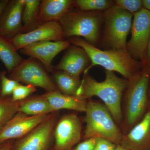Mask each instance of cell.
<instances>
[{
	"instance_id": "obj_37",
	"label": "cell",
	"mask_w": 150,
	"mask_h": 150,
	"mask_svg": "<svg viewBox=\"0 0 150 150\" xmlns=\"http://www.w3.org/2000/svg\"><path fill=\"white\" fill-rule=\"evenodd\" d=\"M128 150H129L128 149Z\"/></svg>"
},
{
	"instance_id": "obj_33",
	"label": "cell",
	"mask_w": 150,
	"mask_h": 150,
	"mask_svg": "<svg viewBox=\"0 0 150 150\" xmlns=\"http://www.w3.org/2000/svg\"><path fill=\"white\" fill-rule=\"evenodd\" d=\"M144 8L150 11V0H143Z\"/></svg>"
},
{
	"instance_id": "obj_38",
	"label": "cell",
	"mask_w": 150,
	"mask_h": 150,
	"mask_svg": "<svg viewBox=\"0 0 150 150\" xmlns=\"http://www.w3.org/2000/svg\"></svg>"
},
{
	"instance_id": "obj_17",
	"label": "cell",
	"mask_w": 150,
	"mask_h": 150,
	"mask_svg": "<svg viewBox=\"0 0 150 150\" xmlns=\"http://www.w3.org/2000/svg\"><path fill=\"white\" fill-rule=\"evenodd\" d=\"M74 6L72 0H43L40 3L37 18L38 25L51 22H59Z\"/></svg>"
},
{
	"instance_id": "obj_8",
	"label": "cell",
	"mask_w": 150,
	"mask_h": 150,
	"mask_svg": "<svg viewBox=\"0 0 150 150\" xmlns=\"http://www.w3.org/2000/svg\"><path fill=\"white\" fill-rule=\"evenodd\" d=\"M10 79L44 89L48 92L59 91L43 67L35 59H23L11 73Z\"/></svg>"
},
{
	"instance_id": "obj_11",
	"label": "cell",
	"mask_w": 150,
	"mask_h": 150,
	"mask_svg": "<svg viewBox=\"0 0 150 150\" xmlns=\"http://www.w3.org/2000/svg\"><path fill=\"white\" fill-rule=\"evenodd\" d=\"M50 114L28 115L18 112L0 129V145L9 140L24 137L47 119Z\"/></svg>"
},
{
	"instance_id": "obj_4",
	"label": "cell",
	"mask_w": 150,
	"mask_h": 150,
	"mask_svg": "<svg viewBox=\"0 0 150 150\" xmlns=\"http://www.w3.org/2000/svg\"><path fill=\"white\" fill-rule=\"evenodd\" d=\"M85 112V140L103 138L120 145L123 133L104 105L90 99Z\"/></svg>"
},
{
	"instance_id": "obj_18",
	"label": "cell",
	"mask_w": 150,
	"mask_h": 150,
	"mask_svg": "<svg viewBox=\"0 0 150 150\" xmlns=\"http://www.w3.org/2000/svg\"><path fill=\"white\" fill-rule=\"evenodd\" d=\"M55 111L61 109H69L85 112L87 102L79 97L67 95L54 91L43 95Z\"/></svg>"
},
{
	"instance_id": "obj_1",
	"label": "cell",
	"mask_w": 150,
	"mask_h": 150,
	"mask_svg": "<svg viewBox=\"0 0 150 150\" xmlns=\"http://www.w3.org/2000/svg\"><path fill=\"white\" fill-rule=\"evenodd\" d=\"M105 79L101 82L96 80L88 73L84 74L77 96L86 100L93 96L99 98L118 126L123 120L121 100L128 80L117 76L112 71L105 70Z\"/></svg>"
},
{
	"instance_id": "obj_26",
	"label": "cell",
	"mask_w": 150,
	"mask_h": 150,
	"mask_svg": "<svg viewBox=\"0 0 150 150\" xmlns=\"http://www.w3.org/2000/svg\"><path fill=\"white\" fill-rule=\"evenodd\" d=\"M114 2V5L134 15L144 8L142 0H115Z\"/></svg>"
},
{
	"instance_id": "obj_2",
	"label": "cell",
	"mask_w": 150,
	"mask_h": 150,
	"mask_svg": "<svg viewBox=\"0 0 150 150\" xmlns=\"http://www.w3.org/2000/svg\"><path fill=\"white\" fill-rule=\"evenodd\" d=\"M68 40L74 46L82 48L90 59L91 64L84 74L94 66H100L105 70L117 72L129 80L142 69V62L132 58L126 51L100 50L79 37L70 38Z\"/></svg>"
},
{
	"instance_id": "obj_30",
	"label": "cell",
	"mask_w": 150,
	"mask_h": 150,
	"mask_svg": "<svg viewBox=\"0 0 150 150\" xmlns=\"http://www.w3.org/2000/svg\"><path fill=\"white\" fill-rule=\"evenodd\" d=\"M14 140H9L0 145V150H14Z\"/></svg>"
},
{
	"instance_id": "obj_31",
	"label": "cell",
	"mask_w": 150,
	"mask_h": 150,
	"mask_svg": "<svg viewBox=\"0 0 150 150\" xmlns=\"http://www.w3.org/2000/svg\"><path fill=\"white\" fill-rule=\"evenodd\" d=\"M142 65H150V38L147 48L146 51L144 59L142 62Z\"/></svg>"
},
{
	"instance_id": "obj_10",
	"label": "cell",
	"mask_w": 150,
	"mask_h": 150,
	"mask_svg": "<svg viewBox=\"0 0 150 150\" xmlns=\"http://www.w3.org/2000/svg\"><path fill=\"white\" fill-rule=\"evenodd\" d=\"M82 124L76 114L64 115L57 121L54 131V150H71L81 138Z\"/></svg>"
},
{
	"instance_id": "obj_25",
	"label": "cell",
	"mask_w": 150,
	"mask_h": 150,
	"mask_svg": "<svg viewBox=\"0 0 150 150\" xmlns=\"http://www.w3.org/2000/svg\"><path fill=\"white\" fill-rule=\"evenodd\" d=\"M1 94L2 97H6L12 94L15 89L20 83L16 81L7 77L5 71L0 74Z\"/></svg>"
},
{
	"instance_id": "obj_29",
	"label": "cell",
	"mask_w": 150,
	"mask_h": 150,
	"mask_svg": "<svg viewBox=\"0 0 150 150\" xmlns=\"http://www.w3.org/2000/svg\"><path fill=\"white\" fill-rule=\"evenodd\" d=\"M97 138L87 139L78 144L73 150H94Z\"/></svg>"
},
{
	"instance_id": "obj_27",
	"label": "cell",
	"mask_w": 150,
	"mask_h": 150,
	"mask_svg": "<svg viewBox=\"0 0 150 150\" xmlns=\"http://www.w3.org/2000/svg\"><path fill=\"white\" fill-rule=\"evenodd\" d=\"M36 91V87L30 85H19L13 92L12 99L15 101H20L27 98L28 97Z\"/></svg>"
},
{
	"instance_id": "obj_32",
	"label": "cell",
	"mask_w": 150,
	"mask_h": 150,
	"mask_svg": "<svg viewBox=\"0 0 150 150\" xmlns=\"http://www.w3.org/2000/svg\"><path fill=\"white\" fill-rule=\"evenodd\" d=\"M9 2V1L8 0L0 1V18L2 14L3 11L4 10Z\"/></svg>"
},
{
	"instance_id": "obj_21",
	"label": "cell",
	"mask_w": 150,
	"mask_h": 150,
	"mask_svg": "<svg viewBox=\"0 0 150 150\" xmlns=\"http://www.w3.org/2000/svg\"><path fill=\"white\" fill-rule=\"evenodd\" d=\"M41 1L25 0L23 11L22 29L21 33L29 32L38 26L37 18Z\"/></svg>"
},
{
	"instance_id": "obj_7",
	"label": "cell",
	"mask_w": 150,
	"mask_h": 150,
	"mask_svg": "<svg viewBox=\"0 0 150 150\" xmlns=\"http://www.w3.org/2000/svg\"><path fill=\"white\" fill-rule=\"evenodd\" d=\"M131 32V38L126 43V51L132 58L142 62L150 38V11L144 8L134 14Z\"/></svg>"
},
{
	"instance_id": "obj_28",
	"label": "cell",
	"mask_w": 150,
	"mask_h": 150,
	"mask_svg": "<svg viewBox=\"0 0 150 150\" xmlns=\"http://www.w3.org/2000/svg\"><path fill=\"white\" fill-rule=\"evenodd\" d=\"M117 145L106 139L97 138L96 144L94 150H114Z\"/></svg>"
},
{
	"instance_id": "obj_12",
	"label": "cell",
	"mask_w": 150,
	"mask_h": 150,
	"mask_svg": "<svg viewBox=\"0 0 150 150\" xmlns=\"http://www.w3.org/2000/svg\"><path fill=\"white\" fill-rule=\"evenodd\" d=\"M62 28L59 22H51L38 25L29 32L20 33L9 40L17 51L30 44L43 41L64 40Z\"/></svg>"
},
{
	"instance_id": "obj_14",
	"label": "cell",
	"mask_w": 150,
	"mask_h": 150,
	"mask_svg": "<svg viewBox=\"0 0 150 150\" xmlns=\"http://www.w3.org/2000/svg\"><path fill=\"white\" fill-rule=\"evenodd\" d=\"M25 0L9 1L0 18V36L10 40L21 32Z\"/></svg>"
},
{
	"instance_id": "obj_22",
	"label": "cell",
	"mask_w": 150,
	"mask_h": 150,
	"mask_svg": "<svg viewBox=\"0 0 150 150\" xmlns=\"http://www.w3.org/2000/svg\"><path fill=\"white\" fill-rule=\"evenodd\" d=\"M54 79L59 91L67 95L77 96V93L81 81L67 73L61 71L55 73Z\"/></svg>"
},
{
	"instance_id": "obj_19",
	"label": "cell",
	"mask_w": 150,
	"mask_h": 150,
	"mask_svg": "<svg viewBox=\"0 0 150 150\" xmlns=\"http://www.w3.org/2000/svg\"><path fill=\"white\" fill-rule=\"evenodd\" d=\"M18 112L28 115H36L50 114L55 111L43 95L22 100Z\"/></svg>"
},
{
	"instance_id": "obj_15",
	"label": "cell",
	"mask_w": 150,
	"mask_h": 150,
	"mask_svg": "<svg viewBox=\"0 0 150 150\" xmlns=\"http://www.w3.org/2000/svg\"><path fill=\"white\" fill-rule=\"evenodd\" d=\"M120 145L129 150H150V108L138 123L123 134Z\"/></svg>"
},
{
	"instance_id": "obj_34",
	"label": "cell",
	"mask_w": 150,
	"mask_h": 150,
	"mask_svg": "<svg viewBox=\"0 0 150 150\" xmlns=\"http://www.w3.org/2000/svg\"><path fill=\"white\" fill-rule=\"evenodd\" d=\"M114 150H128V149L124 147L123 146L121 145H117L116 148Z\"/></svg>"
},
{
	"instance_id": "obj_23",
	"label": "cell",
	"mask_w": 150,
	"mask_h": 150,
	"mask_svg": "<svg viewBox=\"0 0 150 150\" xmlns=\"http://www.w3.org/2000/svg\"><path fill=\"white\" fill-rule=\"evenodd\" d=\"M21 101H15L11 98H0V129L18 112Z\"/></svg>"
},
{
	"instance_id": "obj_20",
	"label": "cell",
	"mask_w": 150,
	"mask_h": 150,
	"mask_svg": "<svg viewBox=\"0 0 150 150\" xmlns=\"http://www.w3.org/2000/svg\"><path fill=\"white\" fill-rule=\"evenodd\" d=\"M9 40L0 36V60L8 72L12 71L23 60Z\"/></svg>"
},
{
	"instance_id": "obj_35",
	"label": "cell",
	"mask_w": 150,
	"mask_h": 150,
	"mask_svg": "<svg viewBox=\"0 0 150 150\" xmlns=\"http://www.w3.org/2000/svg\"><path fill=\"white\" fill-rule=\"evenodd\" d=\"M148 97H149V102L150 104V81L149 84V91H148Z\"/></svg>"
},
{
	"instance_id": "obj_24",
	"label": "cell",
	"mask_w": 150,
	"mask_h": 150,
	"mask_svg": "<svg viewBox=\"0 0 150 150\" xmlns=\"http://www.w3.org/2000/svg\"><path fill=\"white\" fill-rule=\"evenodd\" d=\"M114 5V1L110 0H76L74 6L84 11H105Z\"/></svg>"
},
{
	"instance_id": "obj_36",
	"label": "cell",
	"mask_w": 150,
	"mask_h": 150,
	"mask_svg": "<svg viewBox=\"0 0 150 150\" xmlns=\"http://www.w3.org/2000/svg\"><path fill=\"white\" fill-rule=\"evenodd\" d=\"M0 93H1V85H0Z\"/></svg>"
},
{
	"instance_id": "obj_3",
	"label": "cell",
	"mask_w": 150,
	"mask_h": 150,
	"mask_svg": "<svg viewBox=\"0 0 150 150\" xmlns=\"http://www.w3.org/2000/svg\"><path fill=\"white\" fill-rule=\"evenodd\" d=\"M127 80L124 92L125 106L122 122L123 134L128 133L142 119L147 110L150 65H142L140 71Z\"/></svg>"
},
{
	"instance_id": "obj_9",
	"label": "cell",
	"mask_w": 150,
	"mask_h": 150,
	"mask_svg": "<svg viewBox=\"0 0 150 150\" xmlns=\"http://www.w3.org/2000/svg\"><path fill=\"white\" fill-rule=\"evenodd\" d=\"M58 118L57 111L51 113L45 121L15 144L14 150H48Z\"/></svg>"
},
{
	"instance_id": "obj_13",
	"label": "cell",
	"mask_w": 150,
	"mask_h": 150,
	"mask_svg": "<svg viewBox=\"0 0 150 150\" xmlns=\"http://www.w3.org/2000/svg\"><path fill=\"white\" fill-rule=\"evenodd\" d=\"M68 40L43 41L30 44L21 50V53L40 61L48 71H52V62L55 56L69 47Z\"/></svg>"
},
{
	"instance_id": "obj_5",
	"label": "cell",
	"mask_w": 150,
	"mask_h": 150,
	"mask_svg": "<svg viewBox=\"0 0 150 150\" xmlns=\"http://www.w3.org/2000/svg\"><path fill=\"white\" fill-rule=\"evenodd\" d=\"M103 13L71 10L59 22L64 38L79 37L95 46L99 39Z\"/></svg>"
},
{
	"instance_id": "obj_16",
	"label": "cell",
	"mask_w": 150,
	"mask_h": 150,
	"mask_svg": "<svg viewBox=\"0 0 150 150\" xmlns=\"http://www.w3.org/2000/svg\"><path fill=\"white\" fill-rule=\"evenodd\" d=\"M55 68L74 77L80 79V76L88 68L89 57L85 51L76 46L69 47Z\"/></svg>"
},
{
	"instance_id": "obj_6",
	"label": "cell",
	"mask_w": 150,
	"mask_h": 150,
	"mask_svg": "<svg viewBox=\"0 0 150 150\" xmlns=\"http://www.w3.org/2000/svg\"><path fill=\"white\" fill-rule=\"evenodd\" d=\"M134 14L114 5L103 12V40L110 49L126 51Z\"/></svg>"
}]
</instances>
